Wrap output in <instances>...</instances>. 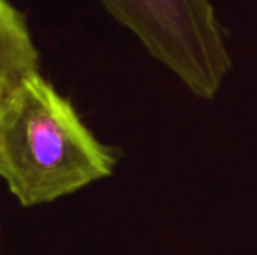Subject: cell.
<instances>
[{"label":"cell","instance_id":"6da1fadb","mask_svg":"<svg viewBox=\"0 0 257 255\" xmlns=\"http://www.w3.org/2000/svg\"><path fill=\"white\" fill-rule=\"evenodd\" d=\"M114 166V152L41 72L0 105V177L23 206L53 203L110 177Z\"/></svg>","mask_w":257,"mask_h":255},{"label":"cell","instance_id":"7a4b0ae2","mask_svg":"<svg viewBox=\"0 0 257 255\" xmlns=\"http://www.w3.org/2000/svg\"><path fill=\"white\" fill-rule=\"evenodd\" d=\"M193 95L210 100L231 70L226 37L210 0H100Z\"/></svg>","mask_w":257,"mask_h":255},{"label":"cell","instance_id":"3957f363","mask_svg":"<svg viewBox=\"0 0 257 255\" xmlns=\"http://www.w3.org/2000/svg\"><path fill=\"white\" fill-rule=\"evenodd\" d=\"M35 72H39V51L27 21L9 0H0V105Z\"/></svg>","mask_w":257,"mask_h":255}]
</instances>
